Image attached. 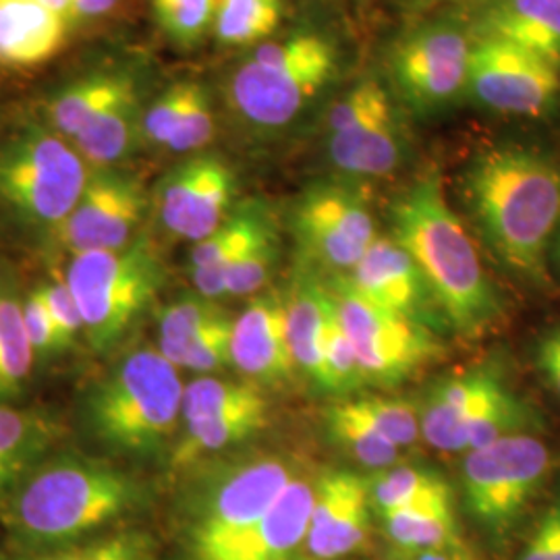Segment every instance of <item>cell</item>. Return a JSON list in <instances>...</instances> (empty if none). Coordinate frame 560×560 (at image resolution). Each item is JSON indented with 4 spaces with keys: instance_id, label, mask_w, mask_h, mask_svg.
Instances as JSON below:
<instances>
[{
    "instance_id": "obj_1",
    "label": "cell",
    "mask_w": 560,
    "mask_h": 560,
    "mask_svg": "<svg viewBox=\"0 0 560 560\" xmlns=\"http://www.w3.org/2000/svg\"><path fill=\"white\" fill-rule=\"evenodd\" d=\"M460 194L506 270L532 287H548L560 226L559 154L523 141L483 145L460 175Z\"/></svg>"
},
{
    "instance_id": "obj_2",
    "label": "cell",
    "mask_w": 560,
    "mask_h": 560,
    "mask_svg": "<svg viewBox=\"0 0 560 560\" xmlns=\"http://www.w3.org/2000/svg\"><path fill=\"white\" fill-rule=\"evenodd\" d=\"M148 504L145 483L108 457L60 451L0 499L11 550H48L125 527Z\"/></svg>"
},
{
    "instance_id": "obj_3",
    "label": "cell",
    "mask_w": 560,
    "mask_h": 560,
    "mask_svg": "<svg viewBox=\"0 0 560 560\" xmlns=\"http://www.w3.org/2000/svg\"><path fill=\"white\" fill-rule=\"evenodd\" d=\"M390 237L420 268L444 320L467 340L488 337L504 320V301L480 252L451 208L439 168L423 171L390 203Z\"/></svg>"
},
{
    "instance_id": "obj_4",
    "label": "cell",
    "mask_w": 560,
    "mask_h": 560,
    "mask_svg": "<svg viewBox=\"0 0 560 560\" xmlns=\"http://www.w3.org/2000/svg\"><path fill=\"white\" fill-rule=\"evenodd\" d=\"M185 384L159 347H138L90 384L81 399V425L108 459L168 457L177 441Z\"/></svg>"
},
{
    "instance_id": "obj_5",
    "label": "cell",
    "mask_w": 560,
    "mask_h": 560,
    "mask_svg": "<svg viewBox=\"0 0 560 560\" xmlns=\"http://www.w3.org/2000/svg\"><path fill=\"white\" fill-rule=\"evenodd\" d=\"M339 71V44L303 27L252 48L224 81V101L245 131L279 136L307 115Z\"/></svg>"
},
{
    "instance_id": "obj_6",
    "label": "cell",
    "mask_w": 560,
    "mask_h": 560,
    "mask_svg": "<svg viewBox=\"0 0 560 560\" xmlns=\"http://www.w3.org/2000/svg\"><path fill=\"white\" fill-rule=\"evenodd\" d=\"M180 494V534L189 560H210L243 536L303 471L279 453L201 460Z\"/></svg>"
},
{
    "instance_id": "obj_7",
    "label": "cell",
    "mask_w": 560,
    "mask_h": 560,
    "mask_svg": "<svg viewBox=\"0 0 560 560\" xmlns=\"http://www.w3.org/2000/svg\"><path fill=\"white\" fill-rule=\"evenodd\" d=\"M166 279L161 252L148 235L120 249L71 258L67 284L83 318V337L96 353L113 351L159 298Z\"/></svg>"
},
{
    "instance_id": "obj_8",
    "label": "cell",
    "mask_w": 560,
    "mask_h": 560,
    "mask_svg": "<svg viewBox=\"0 0 560 560\" xmlns=\"http://www.w3.org/2000/svg\"><path fill=\"white\" fill-rule=\"evenodd\" d=\"M90 173L71 141L32 125L0 145V203L21 222L57 233Z\"/></svg>"
},
{
    "instance_id": "obj_9",
    "label": "cell",
    "mask_w": 560,
    "mask_h": 560,
    "mask_svg": "<svg viewBox=\"0 0 560 560\" xmlns=\"http://www.w3.org/2000/svg\"><path fill=\"white\" fill-rule=\"evenodd\" d=\"M552 465V448L534 432L469 451L460 465V486L471 517L492 536H506L540 492Z\"/></svg>"
},
{
    "instance_id": "obj_10",
    "label": "cell",
    "mask_w": 560,
    "mask_h": 560,
    "mask_svg": "<svg viewBox=\"0 0 560 560\" xmlns=\"http://www.w3.org/2000/svg\"><path fill=\"white\" fill-rule=\"evenodd\" d=\"M324 150L345 179H382L399 168L407 145L381 81L363 78L332 104L324 120Z\"/></svg>"
},
{
    "instance_id": "obj_11",
    "label": "cell",
    "mask_w": 560,
    "mask_h": 560,
    "mask_svg": "<svg viewBox=\"0 0 560 560\" xmlns=\"http://www.w3.org/2000/svg\"><path fill=\"white\" fill-rule=\"evenodd\" d=\"M471 44V30L453 20L421 23L393 44L388 73L413 115H441L467 96Z\"/></svg>"
},
{
    "instance_id": "obj_12",
    "label": "cell",
    "mask_w": 560,
    "mask_h": 560,
    "mask_svg": "<svg viewBox=\"0 0 560 560\" xmlns=\"http://www.w3.org/2000/svg\"><path fill=\"white\" fill-rule=\"evenodd\" d=\"M305 268L347 275L378 237L368 198L351 179L316 180L301 191L291 214Z\"/></svg>"
},
{
    "instance_id": "obj_13",
    "label": "cell",
    "mask_w": 560,
    "mask_h": 560,
    "mask_svg": "<svg viewBox=\"0 0 560 560\" xmlns=\"http://www.w3.org/2000/svg\"><path fill=\"white\" fill-rule=\"evenodd\" d=\"M474 36L467 96L509 119H552L560 113V71L511 42Z\"/></svg>"
},
{
    "instance_id": "obj_14",
    "label": "cell",
    "mask_w": 560,
    "mask_h": 560,
    "mask_svg": "<svg viewBox=\"0 0 560 560\" xmlns=\"http://www.w3.org/2000/svg\"><path fill=\"white\" fill-rule=\"evenodd\" d=\"M328 284L355 349L363 381L397 384L439 355L441 347L425 324L365 300L342 277H335Z\"/></svg>"
},
{
    "instance_id": "obj_15",
    "label": "cell",
    "mask_w": 560,
    "mask_h": 560,
    "mask_svg": "<svg viewBox=\"0 0 560 560\" xmlns=\"http://www.w3.org/2000/svg\"><path fill=\"white\" fill-rule=\"evenodd\" d=\"M148 208L150 196L138 175L119 166L92 168L78 206L55 235L71 256L120 249L140 237Z\"/></svg>"
},
{
    "instance_id": "obj_16",
    "label": "cell",
    "mask_w": 560,
    "mask_h": 560,
    "mask_svg": "<svg viewBox=\"0 0 560 560\" xmlns=\"http://www.w3.org/2000/svg\"><path fill=\"white\" fill-rule=\"evenodd\" d=\"M235 196L237 177L233 166L214 152H200L164 175L154 194V206L168 235L196 245L229 219Z\"/></svg>"
},
{
    "instance_id": "obj_17",
    "label": "cell",
    "mask_w": 560,
    "mask_h": 560,
    "mask_svg": "<svg viewBox=\"0 0 560 560\" xmlns=\"http://www.w3.org/2000/svg\"><path fill=\"white\" fill-rule=\"evenodd\" d=\"M372 509L370 480L351 471L322 474L303 552L314 560L353 555L370 536Z\"/></svg>"
},
{
    "instance_id": "obj_18",
    "label": "cell",
    "mask_w": 560,
    "mask_h": 560,
    "mask_svg": "<svg viewBox=\"0 0 560 560\" xmlns=\"http://www.w3.org/2000/svg\"><path fill=\"white\" fill-rule=\"evenodd\" d=\"M231 363L245 381L258 386L295 376L298 365L289 345L284 293H258L243 307L233 320Z\"/></svg>"
},
{
    "instance_id": "obj_19",
    "label": "cell",
    "mask_w": 560,
    "mask_h": 560,
    "mask_svg": "<svg viewBox=\"0 0 560 560\" xmlns=\"http://www.w3.org/2000/svg\"><path fill=\"white\" fill-rule=\"evenodd\" d=\"M509 388L497 368L483 365L446 378L420 409L421 436L441 453H467L469 430Z\"/></svg>"
},
{
    "instance_id": "obj_20",
    "label": "cell",
    "mask_w": 560,
    "mask_h": 560,
    "mask_svg": "<svg viewBox=\"0 0 560 560\" xmlns=\"http://www.w3.org/2000/svg\"><path fill=\"white\" fill-rule=\"evenodd\" d=\"M316 480L301 471L282 490L272 506L243 536L222 548L210 560H298L305 550Z\"/></svg>"
},
{
    "instance_id": "obj_21",
    "label": "cell",
    "mask_w": 560,
    "mask_h": 560,
    "mask_svg": "<svg viewBox=\"0 0 560 560\" xmlns=\"http://www.w3.org/2000/svg\"><path fill=\"white\" fill-rule=\"evenodd\" d=\"M217 136V113L210 90L196 80L168 85L143 110L141 140L171 154L194 156Z\"/></svg>"
},
{
    "instance_id": "obj_22",
    "label": "cell",
    "mask_w": 560,
    "mask_h": 560,
    "mask_svg": "<svg viewBox=\"0 0 560 560\" xmlns=\"http://www.w3.org/2000/svg\"><path fill=\"white\" fill-rule=\"evenodd\" d=\"M339 277L365 300L421 324L430 301H434L420 268L393 237L378 235L355 268Z\"/></svg>"
},
{
    "instance_id": "obj_23",
    "label": "cell",
    "mask_w": 560,
    "mask_h": 560,
    "mask_svg": "<svg viewBox=\"0 0 560 560\" xmlns=\"http://www.w3.org/2000/svg\"><path fill=\"white\" fill-rule=\"evenodd\" d=\"M272 226H277V222L264 201L237 203L229 219L191 249L189 272L196 293L210 300H224V284L231 270Z\"/></svg>"
},
{
    "instance_id": "obj_24",
    "label": "cell",
    "mask_w": 560,
    "mask_h": 560,
    "mask_svg": "<svg viewBox=\"0 0 560 560\" xmlns=\"http://www.w3.org/2000/svg\"><path fill=\"white\" fill-rule=\"evenodd\" d=\"M469 30L511 42L560 71V0H480Z\"/></svg>"
},
{
    "instance_id": "obj_25",
    "label": "cell",
    "mask_w": 560,
    "mask_h": 560,
    "mask_svg": "<svg viewBox=\"0 0 560 560\" xmlns=\"http://www.w3.org/2000/svg\"><path fill=\"white\" fill-rule=\"evenodd\" d=\"M71 23L42 0H0V65L32 69L65 48Z\"/></svg>"
},
{
    "instance_id": "obj_26",
    "label": "cell",
    "mask_w": 560,
    "mask_h": 560,
    "mask_svg": "<svg viewBox=\"0 0 560 560\" xmlns=\"http://www.w3.org/2000/svg\"><path fill=\"white\" fill-rule=\"evenodd\" d=\"M287 332L298 370L320 386L330 287L301 266L284 293Z\"/></svg>"
},
{
    "instance_id": "obj_27",
    "label": "cell",
    "mask_w": 560,
    "mask_h": 560,
    "mask_svg": "<svg viewBox=\"0 0 560 560\" xmlns=\"http://www.w3.org/2000/svg\"><path fill=\"white\" fill-rule=\"evenodd\" d=\"M268 418L270 402L264 397L243 407L180 423L183 430L173 444L168 463L173 469H189L212 455L254 439L268 425Z\"/></svg>"
},
{
    "instance_id": "obj_28",
    "label": "cell",
    "mask_w": 560,
    "mask_h": 560,
    "mask_svg": "<svg viewBox=\"0 0 560 560\" xmlns=\"http://www.w3.org/2000/svg\"><path fill=\"white\" fill-rule=\"evenodd\" d=\"M62 428L36 409L0 400V499L59 444Z\"/></svg>"
},
{
    "instance_id": "obj_29",
    "label": "cell",
    "mask_w": 560,
    "mask_h": 560,
    "mask_svg": "<svg viewBox=\"0 0 560 560\" xmlns=\"http://www.w3.org/2000/svg\"><path fill=\"white\" fill-rule=\"evenodd\" d=\"M138 81H133L98 119L92 120L75 140L73 148L90 168H115L127 161L141 140L143 119Z\"/></svg>"
},
{
    "instance_id": "obj_30",
    "label": "cell",
    "mask_w": 560,
    "mask_h": 560,
    "mask_svg": "<svg viewBox=\"0 0 560 560\" xmlns=\"http://www.w3.org/2000/svg\"><path fill=\"white\" fill-rule=\"evenodd\" d=\"M133 81L129 73L122 71H96L73 81L46 104L50 129L65 140H75Z\"/></svg>"
},
{
    "instance_id": "obj_31",
    "label": "cell",
    "mask_w": 560,
    "mask_h": 560,
    "mask_svg": "<svg viewBox=\"0 0 560 560\" xmlns=\"http://www.w3.org/2000/svg\"><path fill=\"white\" fill-rule=\"evenodd\" d=\"M388 540L402 552L420 555L428 550L459 548V527L453 501L400 509L382 515Z\"/></svg>"
},
{
    "instance_id": "obj_32",
    "label": "cell",
    "mask_w": 560,
    "mask_h": 560,
    "mask_svg": "<svg viewBox=\"0 0 560 560\" xmlns=\"http://www.w3.org/2000/svg\"><path fill=\"white\" fill-rule=\"evenodd\" d=\"M0 560H154L150 536L131 525L48 550H0Z\"/></svg>"
},
{
    "instance_id": "obj_33",
    "label": "cell",
    "mask_w": 560,
    "mask_h": 560,
    "mask_svg": "<svg viewBox=\"0 0 560 560\" xmlns=\"http://www.w3.org/2000/svg\"><path fill=\"white\" fill-rule=\"evenodd\" d=\"M372 506L378 517L400 509L453 501L446 480L423 467H388L370 481Z\"/></svg>"
},
{
    "instance_id": "obj_34",
    "label": "cell",
    "mask_w": 560,
    "mask_h": 560,
    "mask_svg": "<svg viewBox=\"0 0 560 560\" xmlns=\"http://www.w3.org/2000/svg\"><path fill=\"white\" fill-rule=\"evenodd\" d=\"M284 15V0H221L214 38L226 48H256L272 40Z\"/></svg>"
},
{
    "instance_id": "obj_35",
    "label": "cell",
    "mask_w": 560,
    "mask_h": 560,
    "mask_svg": "<svg viewBox=\"0 0 560 560\" xmlns=\"http://www.w3.org/2000/svg\"><path fill=\"white\" fill-rule=\"evenodd\" d=\"M226 314L229 312L219 301L203 298L200 293L185 295L166 305L159 320V351L175 368H179L189 347Z\"/></svg>"
},
{
    "instance_id": "obj_36",
    "label": "cell",
    "mask_w": 560,
    "mask_h": 560,
    "mask_svg": "<svg viewBox=\"0 0 560 560\" xmlns=\"http://www.w3.org/2000/svg\"><path fill=\"white\" fill-rule=\"evenodd\" d=\"M36 353L23 324V301L0 289V400L15 399L25 388Z\"/></svg>"
},
{
    "instance_id": "obj_37",
    "label": "cell",
    "mask_w": 560,
    "mask_h": 560,
    "mask_svg": "<svg viewBox=\"0 0 560 560\" xmlns=\"http://www.w3.org/2000/svg\"><path fill=\"white\" fill-rule=\"evenodd\" d=\"M324 418L330 439L363 467L388 469L399 459L400 448L395 442L382 436L381 432H376L368 423L353 418L340 402L332 405Z\"/></svg>"
},
{
    "instance_id": "obj_38",
    "label": "cell",
    "mask_w": 560,
    "mask_h": 560,
    "mask_svg": "<svg viewBox=\"0 0 560 560\" xmlns=\"http://www.w3.org/2000/svg\"><path fill=\"white\" fill-rule=\"evenodd\" d=\"M330 287V284H328ZM360 361L340 318L337 301L330 289V310L324 337V365H322V390L332 395H347L363 384Z\"/></svg>"
},
{
    "instance_id": "obj_39",
    "label": "cell",
    "mask_w": 560,
    "mask_h": 560,
    "mask_svg": "<svg viewBox=\"0 0 560 560\" xmlns=\"http://www.w3.org/2000/svg\"><path fill=\"white\" fill-rule=\"evenodd\" d=\"M162 34L180 48H194L214 32L221 0H150Z\"/></svg>"
},
{
    "instance_id": "obj_40",
    "label": "cell",
    "mask_w": 560,
    "mask_h": 560,
    "mask_svg": "<svg viewBox=\"0 0 560 560\" xmlns=\"http://www.w3.org/2000/svg\"><path fill=\"white\" fill-rule=\"evenodd\" d=\"M340 405L353 418L368 423L399 448L411 446L421 436L420 409L407 400L360 397Z\"/></svg>"
},
{
    "instance_id": "obj_41",
    "label": "cell",
    "mask_w": 560,
    "mask_h": 560,
    "mask_svg": "<svg viewBox=\"0 0 560 560\" xmlns=\"http://www.w3.org/2000/svg\"><path fill=\"white\" fill-rule=\"evenodd\" d=\"M280 258L279 229L272 226L266 235L256 241L247 254L237 261V266L231 270L226 284H224V298H249L258 295L261 289L272 279Z\"/></svg>"
},
{
    "instance_id": "obj_42",
    "label": "cell",
    "mask_w": 560,
    "mask_h": 560,
    "mask_svg": "<svg viewBox=\"0 0 560 560\" xmlns=\"http://www.w3.org/2000/svg\"><path fill=\"white\" fill-rule=\"evenodd\" d=\"M233 316L226 314L221 320L214 322L200 339L196 340L189 351L183 355L179 370H189L201 376H212L231 363V335H233Z\"/></svg>"
},
{
    "instance_id": "obj_43",
    "label": "cell",
    "mask_w": 560,
    "mask_h": 560,
    "mask_svg": "<svg viewBox=\"0 0 560 560\" xmlns=\"http://www.w3.org/2000/svg\"><path fill=\"white\" fill-rule=\"evenodd\" d=\"M23 324L36 358H50L62 351L59 330L50 316L42 287L30 291L27 298L23 300Z\"/></svg>"
},
{
    "instance_id": "obj_44",
    "label": "cell",
    "mask_w": 560,
    "mask_h": 560,
    "mask_svg": "<svg viewBox=\"0 0 560 560\" xmlns=\"http://www.w3.org/2000/svg\"><path fill=\"white\" fill-rule=\"evenodd\" d=\"M44 300L48 303L50 316L57 324L62 351L69 349L75 340L83 335V318H81L80 305L75 301L73 291L69 289L67 280H55L50 284H42Z\"/></svg>"
},
{
    "instance_id": "obj_45",
    "label": "cell",
    "mask_w": 560,
    "mask_h": 560,
    "mask_svg": "<svg viewBox=\"0 0 560 560\" xmlns=\"http://www.w3.org/2000/svg\"><path fill=\"white\" fill-rule=\"evenodd\" d=\"M517 560H560V490L541 511Z\"/></svg>"
},
{
    "instance_id": "obj_46",
    "label": "cell",
    "mask_w": 560,
    "mask_h": 560,
    "mask_svg": "<svg viewBox=\"0 0 560 560\" xmlns=\"http://www.w3.org/2000/svg\"><path fill=\"white\" fill-rule=\"evenodd\" d=\"M534 365L548 390L560 400V326L544 332L536 342Z\"/></svg>"
},
{
    "instance_id": "obj_47",
    "label": "cell",
    "mask_w": 560,
    "mask_h": 560,
    "mask_svg": "<svg viewBox=\"0 0 560 560\" xmlns=\"http://www.w3.org/2000/svg\"><path fill=\"white\" fill-rule=\"evenodd\" d=\"M119 0H73V23L96 21L110 15Z\"/></svg>"
},
{
    "instance_id": "obj_48",
    "label": "cell",
    "mask_w": 560,
    "mask_h": 560,
    "mask_svg": "<svg viewBox=\"0 0 560 560\" xmlns=\"http://www.w3.org/2000/svg\"><path fill=\"white\" fill-rule=\"evenodd\" d=\"M42 2L73 25V0H42Z\"/></svg>"
},
{
    "instance_id": "obj_49",
    "label": "cell",
    "mask_w": 560,
    "mask_h": 560,
    "mask_svg": "<svg viewBox=\"0 0 560 560\" xmlns=\"http://www.w3.org/2000/svg\"><path fill=\"white\" fill-rule=\"evenodd\" d=\"M550 268H557V272L560 275V226L555 243H552V252H550Z\"/></svg>"
}]
</instances>
